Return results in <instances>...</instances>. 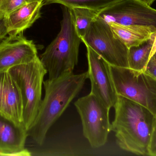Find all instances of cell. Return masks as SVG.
I'll list each match as a JSON object with an SVG mask.
<instances>
[{"label":"cell","instance_id":"5bb4252c","mask_svg":"<svg viewBox=\"0 0 156 156\" xmlns=\"http://www.w3.org/2000/svg\"><path fill=\"white\" fill-rule=\"evenodd\" d=\"M156 48V33H154L150 38L138 45L128 48L129 68L144 71L147 62Z\"/></svg>","mask_w":156,"mask_h":156},{"label":"cell","instance_id":"ac0fdd59","mask_svg":"<svg viewBox=\"0 0 156 156\" xmlns=\"http://www.w3.org/2000/svg\"><path fill=\"white\" fill-rule=\"evenodd\" d=\"M26 3V0H0V12L7 15Z\"/></svg>","mask_w":156,"mask_h":156},{"label":"cell","instance_id":"ffe728a7","mask_svg":"<svg viewBox=\"0 0 156 156\" xmlns=\"http://www.w3.org/2000/svg\"><path fill=\"white\" fill-rule=\"evenodd\" d=\"M9 34L6 15L0 12V42Z\"/></svg>","mask_w":156,"mask_h":156},{"label":"cell","instance_id":"ba28073f","mask_svg":"<svg viewBox=\"0 0 156 156\" xmlns=\"http://www.w3.org/2000/svg\"><path fill=\"white\" fill-rule=\"evenodd\" d=\"M108 23L145 28L156 33V10L139 0H119L98 12Z\"/></svg>","mask_w":156,"mask_h":156},{"label":"cell","instance_id":"7c38bea8","mask_svg":"<svg viewBox=\"0 0 156 156\" xmlns=\"http://www.w3.org/2000/svg\"><path fill=\"white\" fill-rule=\"evenodd\" d=\"M0 113L17 123H23L22 95L16 82L7 71L0 92Z\"/></svg>","mask_w":156,"mask_h":156},{"label":"cell","instance_id":"7402d4cb","mask_svg":"<svg viewBox=\"0 0 156 156\" xmlns=\"http://www.w3.org/2000/svg\"><path fill=\"white\" fill-rule=\"evenodd\" d=\"M5 72H0V92L2 90L4 79Z\"/></svg>","mask_w":156,"mask_h":156},{"label":"cell","instance_id":"3957f363","mask_svg":"<svg viewBox=\"0 0 156 156\" xmlns=\"http://www.w3.org/2000/svg\"><path fill=\"white\" fill-rule=\"evenodd\" d=\"M82 40L78 35L71 9L64 6L61 29L41 55L40 61L53 80L73 73L77 65Z\"/></svg>","mask_w":156,"mask_h":156},{"label":"cell","instance_id":"52a82bcc","mask_svg":"<svg viewBox=\"0 0 156 156\" xmlns=\"http://www.w3.org/2000/svg\"><path fill=\"white\" fill-rule=\"evenodd\" d=\"M81 40L112 66L129 68L128 48L103 19L97 16Z\"/></svg>","mask_w":156,"mask_h":156},{"label":"cell","instance_id":"e0dca14e","mask_svg":"<svg viewBox=\"0 0 156 156\" xmlns=\"http://www.w3.org/2000/svg\"><path fill=\"white\" fill-rule=\"evenodd\" d=\"M119 0H45L44 5L58 3L69 8L82 7L100 11Z\"/></svg>","mask_w":156,"mask_h":156},{"label":"cell","instance_id":"8fae6325","mask_svg":"<svg viewBox=\"0 0 156 156\" xmlns=\"http://www.w3.org/2000/svg\"><path fill=\"white\" fill-rule=\"evenodd\" d=\"M27 136L23 123L16 122L0 113V155H31L25 147Z\"/></svg>","mask_w":156,"mask_h":156},{"label":"cell","instance_id":"2e32d148","mask_svg":"<svg viewBox=\"0 0 156 156\" xmlns=\"http://www.w3.org/2000/svg\"><path fill=\"white\" fill-rule=\"evenodd\" d=\"M70 9L76 30L82 39L92 22L97 18L99 11L82 7Z\"/></svg>","mask_w":156,"mask_h":156},{"label":"cell","instance_id":"d4e9b609","mask_svg":"<svg viewBox=\"0 0 156 156\" xmlns=\"http://www.w3.org/2000/svg\"><path fill=\"white\" fill-rule=\"evenodd\" d=\"M0 156H1V155H0Z\"/></svg>","mask_w":156,"mask_h":156},{"label":"cell","instance_id":"8992f818","mask_svg":"<svg viewBox=\"0 0 156 156\" xmlns=\"http://www.w3.org/2000/svg\"><path fill=\"white\" fill-rule=\"evenodd\" d=\"M74 104L80 117L83 136L91 147L103 146L112 131L110 109L91 93L78 99Z\"/></svg>","mask_w":156,"mask_h":156},{"label":"cell","instance_id":"277c9868","mask_svg":"<svg viewBox=\"0 0 156 156\" xmlns=\"http://www.w3.org/2000/svg\"><path fill=\"white\" fill-rule=\"evenodd\" d=\"M7 72L19 87L23 103V122L27 130L34 121L42 102V85L48 73L40 58L11 68Z\"/></svg>","mask_w":156,"mask_h":156},{"label":"cell","instance_id":"6da1fadb","mask_svg":"<svg viewBox=\"0 0 156 156\" xmlns=\"http://www.w3.org/2000/svg\"><path fill=\"white\" fill-rule=\"evenodd\" d=\"M111 124L120 148L138 155L148 156L156 116L142 105L118 95Z\"/></svg>","mask_w":156,"mask_h":156},{"label":"cell","instance_id":"5b68a950","mask_svg":"<svg viewBox=\"0 0 156 156\" xmlns=\"http://www.w3.org/2000/svg\"><path fill=\"white\" fill-rule=\"evenodd\" d=\"M118 95L149 110L156 117V79L144 71L110 65Z\"/></svg>","mask_w":156,"mask_h":156},{"label":"cell","instance_id":"30bf717a","mask_svg":"<svg viewBox=\"0 0 156 156\" xmlns=\"http://www.w3.org/2000/svg\"><path fill=\"white\" fill-rule=\"evenodd\" d=\"M9 34L0 42V72H6L13 67L29 63L38 57L34 42L27 39L22 33Z\"/></svg>","mask_w":156,"mask_h":156},{"label":"cell","instance_id":"9c48e42d","mask_svg":"<svg viewBox=\"0 0 156 156\" xmlns=\"http://www.w3.org/2000/svg\"><path fill=\"white\" fill-rule=\"evenodd\" d=\"M88 78L90 81V93L109 109L114 107L118 98L111 73L110 64L88 46Z\"/></svg>","mask_w":156,"mask_h":156},{"label":"cell","instance_id":"603a6c76","mask_svg":"<svg viewBox=\"0 0 156 156\" xmlns=\"http://www.w3.org/2000/svg\"><path fill=\"white\" fill-rule=\"evenodd\" d=\"M139 1L144 3L147 5L151 6L156 1V0H139Z\"/></svg>","mask_w":156,"mask_h":156},{"label":"cell","instance_id":"9a60e30c","mask_svg":"<svg viewBox=\"0 0 156 156\" xmlns=\"http://www.w3.org/2000/svg\"><path fill=\"white\" fill-rule=\"evenodd\" d=\"M108 24L115 36L120 39L128 48L138 45L150 38L154 34L145 28L126 26L114 23Z\"/></svg>","mask_w":156,"mask_h":156},{"label":"cell","instance_id":"44dd1931","mask_svg":"<svg viewBox=\"0 0 156 156\" xmlns=\"http://www.w3.org/2000/svg\"><path fill=\"white\" fill-rule=\"evenodd\" d=\"M148 156H156V121L148 148Z\"/></svg>","mask_w":156,"mask_h":156},{"label":"cell","instance_id":"cb8c5ba5","mask_svg":"<svg viewBox=\"0 0 156 156\" xmlns=\"http://www.w3.org/2000/svg\"><path fill=\"white\" fill-rule=\"evenodd\" d=\"M45 0H26L27 2H44Z\"/></svg>","mask_w":156,"mask_h":156},{"label":"cell","instance_id":"4fadbf2b","mask_svg":"<svg viewBox=\"0 0 156 156\" xmlns=\"http://www.w3.org/2000/svg\"><path fill=\"white\" fill-rule=\"evenodd\" d=\"M44 2L26 3L6 15L9 34H18L32 26L41 16Z\"/></svg>","mask_w":156,"mask_h":156},{"label":"cell","instance_id":"d6986e66","mask_svg":"<svg viewBox=\"0 0 156 156\" xmlns=\"http://www.w3.org/2000/svg\"><path fill=\"white\" fill-rule=\"evenodd\" d=\"M144 71L156 79V48L151 55Z\"/></svg>","mask_w":156,"mask_h":156},{"label":"cell","instance_id":"7a4b0ae2","mask_svg":"<svg viewBox=\"0 0 156 156\" xmlns=\"http://www.w3.org/2000/svg\"><path fill=\"white\" fill-rule=\"evenodd\" d=\"M87 78V71L44 81V97L34 121L27 130L28 136L43 145L48 130L80 92Z\"/></svg>","mask_w":156,"mask_h":156}]
</instances>
